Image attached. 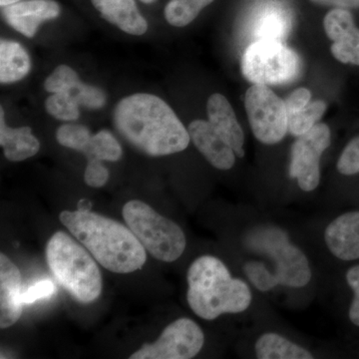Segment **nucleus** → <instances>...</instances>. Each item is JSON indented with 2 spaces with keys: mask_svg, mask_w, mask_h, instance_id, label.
Returning a JSON list of instances; mask_svg holds the SVG:
<instances>
[{
  "mask_svg": "<svg viewBox=\"0 0 359 359\" xmlns=\"http://www.w3.org/2000/svg\"><path fill=\"white\" fill-rule=\"evenodd\" d=\"M46 259L59 283L75 299L91 304L102 292V276L94 257L83 245L57 231L47 243Z\"/></svg>",
  "mask_w": 359,
  "mask_h": 359,
  "instance_id": "20e7f679",
  "label": "nucleus"
},
{
  "mask_svg": "<svg viewBox=\"0 0 359 359\" xmlns=\"http://www.w3.org/2000/svg\"><path fill=\"white\" fill-rule=\"evenodd\" d=\"M325 244L337 259H359V212L341 215L328 224L325 231Z\"/></svg>",
  "mask_w": 359,
  "mask_h": 359,
  "instance_id": "2eb2a0df",
  "label": "nucleus"
},
{
  "mask_svg": "<svg viewBox=\"0 0 359 359\" xmlns=\"http://www.w3.org/2000/svg\"><path fill=\"white\" fill-rule=\"evenodd\" d=\"M113 120L125 140L151 157L182 152L191 141L174 110L153 94L125 97L116 105Z\"/></svg>",
  "mask_w": 359,
  "mask_h": 359,
  "instance_id": "f257e3e1",
  "label": "nucleus"
},
{
  "mask_svg": "<svg viewBox=\"0 0 359 359\" xmlns=\"http://www.w3.org/2000/svg\"><path fill=\"white\" fill-rule=\"evenodd\" d=\"M327 110V104L318 100L309 102L299 112L287 114V129L294 136H301L306 133L318 124Z\"/></svg>",
  "mask_w": 359,
  "mask_h": 359,
  "instance_id": "b1692460",
  "label": "nucleus"
},
{
  "mask_svg": "<svg viewBox=\"0 0 359 359\" xmlns=\"http://www.w3.org/2000/svg\"><path fill=\"white\" fill-rule=\"evenodd\" d=\"M45 110L60 121H76L80 117V105L68 91L52 93L45 101Z\"/></svg>",
  "mask_w": 359,
  "mask_h": 359,
  "instance_id": "393cba45",
  "label": "nucleus"
},
{
  "mask_svg": "<svg viewBox=\"0 0 359 359\" xmlns=\"http://www.w3.org/2000/svg\"><path fill=\"white\" fill-rule=\"evenodd\" d=\"M61 7L55 0H21L2 7V16L7 25L28 39L36 34L40 25L57 18Z\"/></svg>",
  "mask_w": 359,
  "mask_h": 359,
  "instance_id": "f8f14e48",
  "label": "nucleus"
},
{
  "mask_svg": "<svg viewBox=\"0 0 359 359\" xmlns=\"http://www.w3.org/2000/svg\"><path fill=\"white\" fill-rule=\"evenodd\" d=\"M346 280L353 290L354 297L349 308V320L356 327H359V264L347 271Z\"/></svg>",
  "mask_w": 359,
  "mask_h": 359,
  "instance_id": "2f4dec72",
  "label": "nucleus"
},
{
  "mask_svg": "<svg viewBox=\"0 0 359 359\" xmlns=\"http://www.w3.org/2000/svg\"><path fill=\"white\" fill-rule=\"evenodd\" d=\"M140 1L143 2V4H153V2H155L156 0H140Z\"/></svg>",
  "mask_w": 359,
  "mask_h": 359,
  "instance_id": "e433bc0d",
  "label": "nucleus"
},
{
  "mask_svg": "<svg viewBox=\"0 0 359 359\" xmlns=\"http://www.w3.org/2000/svg\"><path fill=\"white\" fill-rule=\"evenodd\" d=\"M20 1H21V0H0V6H1V7H6Z\"/></svg>",
  "mask_w": 359,
  "mask_h": 359,
  "instance_id": "c9c22d12",
  "label": "nucleus"
},
{
  "mask_svg": "<svg viewBox=\"0 0 359 359\" xmlns=\"http://www.w3.org/2000/svg\"><path fill=\"white\" fill-rule=\"evenodd\" d=\"M245 110L255 137L275 145L285 138L287 129V111L282 100L266 85L252 84L245 93Z\"/></svg>",
  "mask_w": 359,
  "mask_h": 359,
  "instance_id": "6e6552de",
  "label": "nucleus"
},
{
  "mask_svg": "<svg viewBox=\"0 0 359 359\" xmlns=\"http://www.w3.org/2000/svg\"><path fill=\"white\" fill-rule=\"evenodd\" d=\"M187 280L189 306L205 320H216L224 313H243L252 302L249 285L231 278L228 268L217 257H198L189 268Z\"/></svg>",
  "mask_w": 359,
  "mask_h": 359,
  "instance_id": "7ed1b4c3",
  "label": "nucleus"
},
{
  "mask_svg": "<svg viewBox=\"0 0 359 359\" xmlns=\"http://www.w3.org/2000/svg\"><path fill=\"white\" fill-rule=\"evenodd\" d=\"M325 33L334 43L332 53L344 65L359 66V28L348 9L334 8L323 20Z\"/></svg>",
  "mask_w": 359,
  "mask_h": 359,
  "instance_id": "9b49d317",
  "label": "nucleus"
},
{
  "mask_svg": "<svg viewBox=\"0 0 359 359\" xmlns=\"http://www.w3.org/2000/svg\"><path fill=\"white\" fill-rule=\"evenodd\" d=\"M330 127L318 123L306 133L301 135L292 148L290 176L295 179L304 192L316 190L320 182V158L330 147Z\"/></svg>",
  "mask_w": 359,
  "mask_h": 359,
  "instance_id": "9d476101",
  "label": "nucleus"
},
{
  "mask_svg": "<svg viewBox=\"0 0 359 359\" xmlns=\"http://www.w3.org/2000/svg\"><path fill=\"white\" fill-rule=\"evenodd\" d=\"M91 137V132L86 126L74 123L61 125L56 132V139L61 146L80 152H84Z\"/></svg>",
  "mask_w": 359,
  "mask_h": 359,
  "instance_id": "a878e982",
  "label": "nucleus"
},
{
  "mask_svg": "<svg viewBox=\"0 0 359 359\" xmlns=\"http://www.w3.org/2000/svg\"><path fill=\"white\" fill-rule=\"evenodd\" d=\"M292 22L280 9H271L261 14L254 22L252 36L257 40H276L283 42L290 33Z\"/></svg>",
  "mask_w": 359,
  "mask_h": 359,
  "instance_id": "412c9836",
  "label": "nucleus"
},
{
  "mask_svg": "<svg viewBox=\"0 0 359 359\" xmlns=\"http://www.w3.org/2000/svg\"><path fill=\"white\" fill-rule=\"evenodd\" d=\"M32 60L27 50L18 42L1 39L0 41V82L11 84L27 76Z\"/></svg>",
  "mask_w": 359,
  "mask_h": 359,
  "instance_id": "6ab92c4d",
  "label": "nucleus"
},
{
  "mask_svg": "<svg viewBox=\"0 0 359 359\" xmlns=\"http://www.w3.org/2000/svg\"><path fill=\"white\" fill-rule=\"evenodd\" d=\"M252 249L268 254L275 263V271H269V285L306 287L311 280L309 259L297 245L290 244L287 233L278 228L263 229L250 237Z\"/></svg>",
  "mask_w": 359,
  "mask_h": 359,
  "instance_id": "423d86ee",
  "label": "nucleus"
},
{
  "mask_svg": "<svg viewBox=\"0 0 359 359\" xmlns=\"http://www.w3.org/2000/svg\"><path fill=\"white\" fill-rule=\"evenodd\" d=\"M311 91L306 88H299L292 92L287 100L285 101V108H287V114L290 113L299 112L304 109L309 102H311Z\"/></svg>",
  "mask_w": 359,
  "mask_h": 359,
  "instance_id": "473e14b6",
  "label": "nucleus"
},
{
  "mask_svg": "<svg viewBox=\"0 0 359 359\" xmlns=\"http://www.w3.org/2000/svg\"><path fill=\"white\" fill-rule=\"evenodd\" d=\"M20 269L4 254L0 255V327L7 328L22 313Z\"/></svg>",
  "mask_w": 359,
  "mask_h": 359,
  "instance_id": "4468645a",
  "label": "nucleus"
},
{
  "mask_svg": "<svg viewBox=\"0 0 359 359\" xmlns=\"http://www.w3.org/2000/svg\"><path fill=\"white\" fill-rule=\"evenodd\" d=\"M204 344V332L199 325L182 318L170 323L154 344H145L130 358L190 359L200 353Z\"/></svg>",
  "mask_w": 359,
  "mask_h": 359,
  "instance_id": "1a4fd4ad",
  "label": "nucleus"
},
{
  "mask_svg": "<svg viewBox=\"0 0 359 359\" xmlns=\"http://www.w3.org/2000/svg\"><path fill=\"white\" fill-rule=\"evenodd\" d=\"M215 0H170L165 7V18L175 27H185L197 18L205 6Z\"/></svg>",
  "mask_w": 359,
  "mask_h": 359,
  "instance_id": "4be33fe9",
  "label": "nucleus"
},
{
  "mask_svg": "<svg viewBox=\"0 0 359 359\" xmlns=\"http://www.w3.org/2000/svg\"><path fill=\"white\" fill-rule=\"evenodd\" d=\"M242 71L252 84H287L299 76L301 59L283 42L257 40L245 51Z\"/></svg>",
  "mask_w": 359,
  "mask_h": 359,
  "instance_id": "0eeeda50",
  "label": "nucleus"
},
{
  "mask_svg": "<svg viewBox=\"0 0 359 359\" xmlns=\"http://www.w3.org/2000/svg\"><path fill=\"white\" fill-rule=\"evenodd\" d=\"M208 117L214 129L235 151L236 156H245V135L228 99L222 94H212L207 103Z\"/></svg>",
  "mask_w": 359,
  "mask_h": 359,
  "instance_id": "dca6fc26",
  "label": "nucleus"
},
{
  "mask_svg": "<svg viewBox=\"0 0 359 359\" xmlns=\"http://www.w3.org/2000/svg\"><path fill=\"white\" fill-rule=\"evenodd\" d=\"M80 80L76 71L72 69L70 66L59 65L53 72L45 79L44 89L50 93L68 91L76 86Z\"/></svg>",
  "mask_w": 359,
  "mask_h": 359,
  "instance_id": "cd10ccee",
  "label": "nucleus"
},
{
  "mask_svg": "<svg viewBox=\"0 0 359 359\" xmlns=\"http://www.w3.org/2000/svg\"><path fill=\"white\" fill-rule=\"evenodd\" d=\"M104 20L128 34H145L148 22L137 6L135 0H91Z\"/></svg>",
  "mask_w": 359,
  "mask_h": 359,
  "instance_id": "f3484780",
  "label": "nucleus"
},
{
  "mask_svg": "<svg viewBox=\"0 0 359 359\" xmlns=\"http://www.w3.org/2000/svg\"><path fill=\"white\" fill-rule=\"evenodd\" d=\"M257 358L259 359H311L313 354L304 347L297 346L294 342L275 334L268 332L257 340Z\"/></svg>",
  "mask_w": 359,
  "mask_h": 359,
  "instance_id": "aec40b11",
  "label": "nucleus"
},
{
  "mask_svg": "<svg viewBox=\"0 0 359 359\" xmlns=\"http://www.w3.org/2000/svg\"><path fill=\"white\" fill-rule=\"evenodd\" d=\"M92 203L87 199H81L78 202L77 210L81 212L91 211Z\"/></svg>",
  "mask_w": 359,
  "mask_h": 359,
  "instance_id": "f704fd0d",
  "label": "nucleus"
},
{
  "mask_svg": "<svg viewBox=\"0 0 359 359\" xmlns=\"http://www.w3.org/2000/svg\"><path fill=\"white\" fill-rule=\"evenodd\" d=\"M320 6H334L335 8H359V0H311Z\"/></svg>",
  "mask_w": 359,
  "mask_h": 359,
  "instance_id": "72a5a7b5",
  "label": "nucleus"
},
{
  "mask_svg": "<svg viewBox=\"0 0 359 359\" xmlns=\"http://www.w3.org/2000/svg\"><path fill=\"white\" fill-rule=\"evenodd\" d=\"M0 145L4 156L11 162H21L39 153V139L32 134L30 127L11 128L7 126L4 108L0 109Z\"/></svg>",
  "mask_w": 359,
  "mask_h": 359,
  "instance_id": "a211bd4d",
  "label": "nucleus"
},
{
  "mask_svg": "<svg viewBox=\"0 0 359 359\" xmlns=\"http://www.w3.org/2000/svg\"><path fill=\"white\" fill-rule=\"evenodd\" d=\"M84 154L88 159H98L116 162L122 157L121 145L117 139L107 130H102L92 135Z\"/></svg>",
  "mask_w": 359,
  "mask_h": 359,
  "instance_id": "5701e85b",
  "label": "nucleus"
},
{
  "mask_svg": "<svg viewBox=\"0 0 359 359\" xmlns=\"http://www.w3.org/2000/svg\"><path fill=\"white\" fill-rule=\"evenodd\" d=\"M123 218L139 242L155 259L177 261L186 249L185 233L172 219L142 201H130L123 208Z\"/></svg>",
  "mask_w": 359,
  "mask_h": 359,
  "instance_id": "39448f33",
  "label": "nucleus"
},
{
  "mask_svg": "<svg viewBox=\"0 0 359 359\" xmlns=\"http://www.w3.org/2000/svg\"><path fill=\"white\" fill-rule=\"evenodd\" d=\"M68 92L76 99L80 106L89 110L101 109L107 102V95L103 89L94 85L83 83L82 81L72 89L68 90Z\"/></svg>",
  "mask_w": 359,
  "mask_h": 359,
  "instance_id": "bb28decb",
  "label": "nucleus"
},
{
  "mask_svg": "<svg viewBox=\"0 0 359 359\" xmlns=\"http://www.w3.org/2000/svg\"><path fill=\"white\" fill-rule=\"evenodd\" d=\"M340 174L351 176L359 173V137L347 144L337 162Z\"/></svg>",
  "mask_w": 359,
  "mask_h": 359,
  "instance_id": "c85d7f7f",
  "label": "nucleus"
},
{
  "mask_svg": "<svg viewBox=\"0 0 359 359\" xmlns=\"http://www.w3.org/2000/svg\"><path fill=\"white\" fill-rule=\"evenodd\" d=\"M55 292V285L51 280H39L22 290L21 302L23 304H32L41 299H50Z\"/></svg>",
  "mask_w": 359,
  "mask_h": 359,
  "instance_id": "c756f323",
  "label": "nucleus"
},
{
  "mask_svg": "<svg viewBox=\"0 0 359 359\" xmlns=\"http://www.w3.org/2000/svg\"><path fill=\"white\" fill-rule=\"evenodd\" d=\"M59 218L92 257L112 273H133L145 264L147 250L128 226L91 211H65Z\"/></svg>",
  "mask_w": 359,
  "mask_h": 359,
  "instance_id": "f03ea898",
  "label": "nucleus"
},
{
  "mask_svg": "<svg viewBox=\"0 0 359 359\" xmlns=\"http://www.w3.org/2000/svg\"><path fill=\"white\" fill-rule=\"evenodd\" d=\"M86 169L84 172V181L92 188H101L105 186L109 180V171L104 166L102 161L88 159Z\"/></svg>",
  "mask_w": 359,
  "mask_h": 359,
  "instance_id": "7c9ffc66",
  "label": "nucleus"
},
{
  "mask_svg": "<svg viewBox=\"0 0 359 359\" xmlns=\"http://www.w3.org/2000/svg\"><path fill=\"white\" fill-rule=\"evenodd\" d=\"M191 141L208 162L219 170H230L235 165L236 153L214 129L211 123L195 120L189 125Z\"/></svg>",
  "mask_w": 359,
  "mask_h": 359,
  "instance_id": "ddd939ff",
  "label": "nucleus"
}]
</instances>
